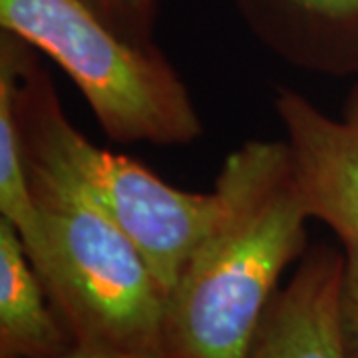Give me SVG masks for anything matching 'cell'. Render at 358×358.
Listing matches in <instances>:
<instances>
[{
	"instance_id": "3957f363",
	"label": "cell",
	"mask_w": 358,
	"mask_h": 358,
	"mask_svg": "<svg viewBox=\"0 0 358 358\" xmlns=\"http://www.w3.org/2000/svg\"><path fill=\"white\" fill-rule=\"evenodd\" d=\"M14 70V106L28 164L70 181L129 237L166 294L213 215V193L181 192L140 162L98 148L66 117L36 50L2 30Z\"/></svg>"
},
{
	"instance_id": "5b68a950",
	"label": "cell",
	"mask_w": 358,
	"mask_h": 358,
	"mask_svg": "<svg viewBox=\"0 0 358 358\" xmlns=\"http://www.w3.org/2000/svg\"><path fill=\"white\" fill-rule=\"evenodd\" d=\"M273 106L308 217L324 223L341 245H358V82L341 117L282 86L275 88Z\"/></svg>"
},
{
	"instance_id": "8992f818",
	"label": "cell",
	"mask_w": 358,
	"mask_h": 358,
	"mask_svg": "<svg viewBox=\"0 0 358 358\" xmlns=\"http://www.w3.org/2000/svg\"><path fill=\"white\" fill-rule=\"evenodd\" d=\"M345 251L315 245L277 291L259 327L251 358H345L338 296Z\"/></svg>"
},
{
	"instance_id": "9c48e42d",
	"label": "cell",
	"mask_w": 358,
	"mask_h": 358,
	"mask_svg": "<svg viewBox=\"0 0 358 358\" xmlns=\"http://www.w3.org/2000/svg\"><path fill=\"white\" fill-rule=\"evenodd\" d=\"M0 217L18 231L26 253L42 245V221L26 171L22 140L14 106V70L0 52Z\"/></svg>"
},
{
	"instance_id": "277c9868",
	"label": "cell",
	"mask_w": 358,
	"mask_h": 358,
	"mask_svg": "<svg viewBox=\"0 0 358 358\" xmlns=\"http://www.w3.org/2000/svg\"><path fill=\"white\" fill-rule=\"evenodd\" d=\"M0 28L60 66L115 143L201 138L192 94L159 46L122 36L86 0H0Z\"/></svg>"
},
{
	"instance_id": "52a82bcc",
	"label": "cell",
	"mask_w": 358,
	"mask_h": 358,
	"mask_svg": "<svg viewBox=\"0 0 358 358\" xmlns=\"http://www.w3.org/2000/svg\"><path fill=\"white\" fill-rule=\"evenodd\" d=\"M271 54L322 76L358 74V0H233Z\"/></svg>"
},
{
	"instance_id": "ba28073f",
	"label": "cell",
	"mask_w": 358,
	"mask_h": 358,
	"mask_svg": "<svg viewBox=\"0 0 358 358\" xmlns=\"http://www.w3.org/2000/svg\"><path fill=\"white\" fill-rule=\"evenodd\" d=\"M72 348L18 231L0 217V358H56Z\"/></svg>"
},
{
	"instance_id": "7a4b0ae2",
	"label": "cell",
	"mask_w": 358,
	"mask_h": 358,
	"mask_svg": "<svg viewBox=\"0 0 358 358\" xmlns=\"http://www.w3.org/2000/svg\"><path fill=\"white\" fill-rule=\"evenodd\" d=\"M26 171L44 229L28 257L74 346L166 357L167 294L140 249L70 181L28 162Z\"/></svg>"
},
{
	"instance_id": "30bf717a",
	"label": "cell",
	"mask_w": 358,
	"mask_h": 358,
	"mask_svg": "<svg viewBox=\"0 0 358 358\" xmlns=\"http://www.w3.org/2000/svg\"><path fill=\"white\" fill-rule=\"evenodd\" d=\"M108 24L122 36L155 44L154 30L159 0H86Z\"/></svg>"
},
{
	"instance_id": "6da1fadb",
	"label": "cell",
	"mask_w": 358,
	"mask_h": 358,
	"mask_svg": "<svg viewBox=\"0 0 358 358\" xmlns=\"http://www.w3.org/2000/svg\"><path fill=\"white\" fill-rule=\"evenodd\" d=\"M211 193L213 215L167 294V358H251L277 282L307 251L310 217L285 140L241 143Z\"/></svg>"
},
{
	"instance_id": "8fae6325",
	"label": "cell",
	"mask_w": 358,
	"mask_h": 358,
	"mask_svg": "<svg viewBox=\"0 0 358 358\" xmlns=\"http://www.w3.org/2000/svg\"><path fill=\"white\" fill-rule=\"evenodd\" d=\"M345 267L338 296V327L345 358H358V245H343Z\"/></svg>"
},
{
	"instance_id": "7c38bea8",
	"label": "cell",
	"mask_w": 358,
	"mask_h": 358,
	"mask_svg": "<svg viewBox=\"0 0 358 358\" xmlns=\"http://www.w3.org/2000/svg\"><path fill=\"white\" fill-rule=\"evenodd\" d=\"M56 358H167V357H120V355H106V352H94V350H86L74 346L72 350H68L66 355Z\"/></svg>"
}]
</instances>
